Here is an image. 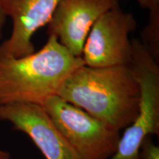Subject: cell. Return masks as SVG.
Here are the masks:
<instances>
[{
    "mask_svg": "<svg viewBox=\"0 0 159 159\" xmlns=\"http://www.w3.org/2000/svg\"><path fill=\"white\" fill-rule=\"evenodd\" d=\"M139 159H159V148L149 136L142 143L139 150Z\"/></svg>",
    "mask_w": 159,
    "mask_h": 159,
    "instance_id": "30bf717a",
    "label": "cell"
},
{
    "mask_svg": "<svg viewBox=\"0 0 159 159\" xmlns=\"http://www.w3.org/2000/svg\"><path fill=\"white\" fill-rule=\"evenodd\" d=\"M0 120L13 125L33 141L46 159H80L55 126L42 105H0Z\"/></svg>",
    "mask_w": 159,
    "mask_h": 159,
    "instance_id": "8992f818",
    "label": "cell"
},
{
    "mask_svg": "<svg viewBox=\"0 0 159 159\" xmlns=\"http://www.w3.org/2000/svg\"><path fill=\"white\" fill-rule=\"evenodd\" d=\"M119 0H59L47 29L75 56L81 57L91 27Z\"/></svg>",
    "mask_w": 159,
    "mask_h": 159,
    "instance_id": "52a82bcc",
    "label": "cell"
},
{
    "mask_svg": "<svg viewBox=\"0 0 159 159\" xmlns=\"http://www.w3.org/2000/svg\"><path fill=\"white\" fill-rule=\"evenodd\" d=\"M130 67L140 90V107L136 119L121 135L115 153L110 159H139L142 143L149 136L159 135V66L145 46L131 40Z\"/></svg>",
    "mask_w": 159,
    "mask_h": 159,
    "instance_id": "3957f363",
    "label": "cell"
},
{
    "mask_svg": "<svg viewBox=\"0 0 159 159\" xmlns=\"http://www.w3.org/2000/svg\"><path fill=\"white\" fill-rule=\"evenodd\" d=\"M6 19H7V16H6L5 12H4L2 1L0 0V40L2 38L4 26L5 25Z\"/></svg>",
    "mask_w": 159,
    "mask_h": 159,
    "instance_id": "7c38bea8",
    "label": "cell"
},
{
    "mask_svg": "<svg viewBox=\"0 0 159 159\" xmlns=\"http://www.w3.org/2000/svg\"><path fill=\"white\" fill-rule=\"evenodd\" d=\"M121 131L136 119L140 90L130 66L77 69L64 81L57 94Z\"/></svg>",
    "mask_w": 159,
    "mask_h": 159,
    "instance_id": "6da1fadb",
    "label": "cell"
},
{
    "mask_svg": "<svg viewBox=\"0 0 159 159\" xmlns=\"http://www.w3.org/2000/svg\"><path fill=\"white\" fill-rule=\"evenodd\" d=\"M142 42L152 56L159 61V8L149 11L148 23L142 30Z\"/></svg>",
    "mask_w": 159,
    "mask_h": 159,
    "instance_id": "9c48e42d",
    "label": "cell"
},
{
    "mask_svg": "<svg viewBox=\"0 0 159 159\" xmlns=\"http://www.w3.org/2000/svg\"><path fill=\"white\" fill-rule=\"evenodd\" d=\"M1 1L6 16L12 21V32L0 45V54L20 57L34 52L33 35L48 25L59 0Z\"/></svg>",
    "mask_w": 159,
    "mask_h": 159,
    "instance_id": "ba28073f",
    "label": "cell"
},
{
    "mask_svg": "<svg viewBox=\"0 0 159 159\" xmlns=\"http://www.w3.org/2000/svg\"><path fill=\"white\" fill-rule=\"evenodd\" d=\"M0 159H11V153L8 151L4 150L0 148Z\"/></svg>",
    "mask_w": 159,
    "mask_h": 159,
    "instance_id": "4fadbf2b",
    "label": "cell"
},
{
    "mask_svg": "<svg viewBox=\"0 0 159 159\" xmlns=\"http://www.w3.org/2000/svg\"><path fill=\"white\" fill-rule=\"evenodd\" d=\"M83 65L82 57L71 54L54 35H49L40 50L25 56L0 54V105H42Z\"/></svg>",
    "mask_w": 159,
    "mask_h": 159,
    "instance_id": "7a4b0ae2",
    "label": "cell"
},
{
    "mask_svg": "<svg viewBox=\"0 0 159 159\" xmlns=\"http://www.w3.org/2000/svg\"><path fill=\"white\" fill-rule=\"evenodd\" d=\"M142 8L148 11L159 8V0H136Z\"/></svg>",
    "mask_w": 159,
    "mask_h": 159,
    "instance_id": "8fae6325",
    "label": "cell"
},
{
    "mask_svg": "<svg viewBox=\"0 0 159 159\" xmlns=\"http://www.w3.org/2000/svg\"><path fill=\"white\" fill-rule=\"evenodd\" d=\"M42 106L80 159H110L115 153L121 131L58 95Z\"/></svg>",
    "mask_w": 159,
    "mask_h": 159,
    "instance_id": "277c9868",
    "label": "cell"
},
{
    "mask_svg": "<svg viewBox=\"0 0 159 159\" xmlns=\"http://www.w3.org/2000/svg\"><path fill=\"white\" fill-rule=\"evenodd\" d=\"M136 27L134 16L119 5L105 13L91 27L83 44L84 65L94 68L130 65L133 47L129 36Z\"/></svg>",
    "mask_w": 159,
    "mask_h": 159,
    "instance_id": "5b68a950",
    "label": "cell"
}]
</instances>
